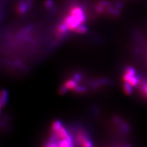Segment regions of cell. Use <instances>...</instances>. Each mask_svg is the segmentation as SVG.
<instances>
[{"instance_id": "obj_1", "label": "cell", "mask_w": 147, "mask_h": 147, "mask_svg": "<svg viewBox=\"0 0 147 147\" xmlns=\"http://www.w3.org/2000/svg\"><path fill=\"white\" fill-rule=\"evenodd\" d=\"M74 134L76 146L79 147H93L92 137L85 129L81 127H77Z\"/></svg>"}, {"instance_id": "obj_2", "label": "cell", "mask_w": 147, "mask_h": 147, "mask_svg": "<svg viewBox=\"0 0 147 147\" xmlns=\"http://www.w3.org/2000/svg\"><path fill=\"white\" fill-rule=\"evenodd\" d=\"M63 22L67 25L69 30L71 31H74L76 27L82 24L78 17L71 14L67 16Z\"/></svg>"}, {"instance_id": "obj_3", "label": "cell", "mask_w": 147, "mask_h": 147, "mask_svg": "<svg viewBox=\"0 0 147 147\" xmlns=\"http://www.w3.org/2000/svg\"><path fill=\"white\" fill-rule=\"evenodd\" d=\"M70 14L78 17L82 24H84L87 20L86 16L85 15L82 8L79 6H75L71 8L70 11Z\"/></svg>"}, {"instance_id": "obj_4", "label": "cell", "mask_w": 147, "mask_h": 147, "mask_svg": "<svg viewBox=\"0 0 147 147\" xmlns=\"http://www.w3.org/2000/svg\"><path fill=\"white\" fill-rule=\"evenodd\" d=\"M113 121L115 123V124L119 127V128L122 130V131L128 132L130 131V127L129 125L125 121L122 120L119 117H114Z\"/></svg>"}, {"instance_id": "obj_5", "label": "cell", "mask_w": 147, "mask_h": 147, "mask_svg": "<svg viewBox=\"0 0 147 147\" xmlns=\"http://www.w3.org/2000/svg\"><path fill=\"white\" fill-rule=\"evenodd\" d=\"M30 9V7L27 5L25 0H20L18 4L17 11L19 14L22 15L25 14L27 11Z\"/></svg>"}, {"instance_id": "obj_6", "label": "cell", "mask_w": 147, "mask_h": 147, "mask_svg": "<svg viewBox=\"0 0 147 147\" xmlns=\"http://www.w3.org/2000/svg\"><path fill=\"white\" fill-rule=\"evenodd\" d=\"M8 92L3 89L1 92V96H0V103H1V107L3 108L5 106V105L8 102Z\"/></svg>"}, {"instance_id": "obj_7", "label": "cell", "mask_w": 147, "mask_h": 147, "mask_svg": "<svg viewBox=\"0 0 147 147\" xmlns=\"http://www.w3.org/2000/svg\"><path fill=\"white\" fill-rule=\"evenodd\" d=\"M68 30H69L68 27L63 21V22L59 24L57 27V35L60 37L64 36L65 35V33L68 31Z\"/></svg>"}, {"instance_id": "obj_8", "label": "cell", "mask_w": 147, "mask_h": 147, "mask_svg": "<svg viewBox=\"0 0 147 147\" xmlns=\"http://www.w3.org/2000/svg\"><path fill=\"white\" fill-rule=\"evenodd\" d=\"M134 87L127 82H124L123 88L124 93L127 95L131 94L133 92Z\"/></svg>"}, {"instance_id": "obj_9", "label": "cell", "mask_w": 147, "mask_h": 147, "mask_svg": "<svg viewBox=\"0 0 147 147\" xmlns=\"http://www.w3.org/2000/svg\"><path fill=\"white\" fill-rule=\"evenodd\" d=\"M87 31H88L87 27L83 24L79 25L78 27H76L74 32H75L76 33H79V34H84V33H86Z\"/></svg>"}, {"instance_id": "obj_10", "label": "cell", "mask_w": 147, "mask_h": 147, "mask_svg": "<svg viewBox=\"0 0 147 147\" xmlns=\"http://www.w3.org/2000/svg\"><path fill=\"white\" fill-rule=\"evenodd\" d=\"M106 11L109 14L111 15V16H118L120 15L119 11L118 9H116V8H113L111 7H110L106 8Z\"/></svg>"}, {"instance_id": "obj_11", "label": "cell", "mask_w": 147, "mask_h": 147, "mask_svg": "<svg viewBox=\"0 0 147 147\" xmlns=\"http://www.w3.org/2000/svg\"><path fill=\"white\" fill-rule=\"evenodd\" d=\"M140 90L143 96L147 98V81H144L140 86Z\"/></svg>"}, {"instance_id": "obj_12", "label": "cell", "mask_w": 147, "mask_h": 147, "mask_svg": "<svg viewBox=\"0 0 147 147\" xmlns=\"http://www.w3.org/2000/svg\"><path fill=\"white\" fill-rule=\"evenodd\" d=\"M105 7L99 3L96 6V11L98 14H101L105 11Z\"/></svg>"}, {"instance_id": "obj_13", "label": "cell", "mask_w": 147, "mask_h": 147, "mask_svg": "<svg viewBox=\"0 0 147 147\" xmlns=\"http://www.w3.org/2000/svg\"><path fill=\"white\" fill-rule=\"evenodd\" d=\"M53 0H47L45 2L44 5H45V8H47V9H50V8H53Z\"/></svg>"}, {"instance_id": "obj_14", "label": "cell", "mask_w": 147, "mask_h": 147, "mask_svg": "<svg viewBox=\"0 0 147 147\" xmlns=\"http://www.w3.org/2000/svg\"><path fill=\"white\" fill-rule=\"evenodd\" d=\"M100 5H102L103 7H104L105 8H109L110 7H111V3L110 2H108V1H106L105 0H102L100 1L99 2Z\"/></svg>"}, {"instance_id": "obj_15", "label": "cell", "mask_w": 147, "mask_h": 147, "mask_svg": "<svg viewBox=\"0 0 147 147\" xmlns=\"http://www.w3.org/2000/svg\"><path fill=\"white\" fill-rule=\"evenodd\" d=\"M115 8L116 9H118L119 11L122 8V3L121 2H118L116 3V5H115Z\"/></svg>"}, {"instance_id": "obj_16", "label": "cell", "mask_w": 147, "mask_h": 147, "mask_svg": "<svg viewBox=\"0 0 147 147\" xmlns=\"http://www.w3.org/2000/svg\"><path fill=\"white\" fill-rule=\"evenodd\" d=\"M125 147H130L129 146H125Z\"/></svg>"}]
</instances>
